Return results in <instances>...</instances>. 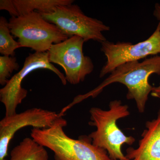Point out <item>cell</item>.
Masks as SVG:
<instances>
[{"instance_id": "obj_1", "label": "cell", "mask_w": 160, "mask_h": 160, "mask_svg": "<svg viewBox=\"0 0 160 160\" xmlns=\"http://www.w3.org/2000/svg\"><path fill=\"white\" fill-rule=\"evenodd\" d=\"M152 74L160 75V56H154L142 62L135 61L121 65L97 88L87 94L78 96V99L81 102L89 97H95L106 86L112 83H120L128 89L127 98L134 100L138 110L143 113L153 88L149 82V77Z\"/></svg>"}, {"instance_id": "obj_2", "label": "cell", "mask_w": 160, "mask_h": 160, "mask_svg": "<svg viewBox=\"0 0 160 160\" xmlns=\"http://www.w3.org/2000/svg\"><path fill=\"white\" fill-rule=\"evenodd\" d=\"M67 124L62 117L49 128L32 129L30 136L53 152L54 160H112L106 150L93 145L89 137L75 139L68 136L64 130Z\"/></svg>"}, {"instance_id": "obj_3", "label": "cell", "mask_w": 160, "mask_h": 160, "mask_svg": "<svg viewBox=\"0 0 160 160\" xmlns=\"http://www.w3.org/2000/svg\"><path fill=\"white\" fill-rule=\"evenodd\" d=\"M89 113V124L96 128L88 136L92 144L106 150L112 160H129L123 154L122 146L124 144L132 145L135 139L126 136L117 125L118 120L130 114L128 106L116 100L110 102L108 110L93 107Z\"/></svg>"}, {"instance_id": "obj_4", "label": "cell", "mask_w": 160, "mask_h": 160, "mask_svg": "<svg viewBox=\"0 0 160 160\" xmlns=\"http://www.w3.org/2000/svg\"><path fill=\"white\" fill-rule=\"evenodd\" d=\"M9 26L11 34L18 38L21 48H30L35 52H48L53 44L69 38L36 11L12 17Z\"/></svg>"}, {"instance_id": "obj_5", "label": "cell", "mask_w": 160, "mask_h": 160, "mask_svg": "<svg viewBox=\"0 0 160 160\" xmlns=\"http://www.w3.org/2000/svg\"><path fill=\"white\" fill-rule=\"evenodd\" d=\"M41 14L68 37H79L85 42L92 40L101 43L106 40L103 32L110 30L109 26L87 16L79 6L73 3L58 6L48 13Z\"/></svg>"}, {"instance_id": "obj_6", "label": "cell", "mask_w": 160, "mask_h": 160, "mask_svg": "<svg viewBox=\"0 0 160 160\" xmlns=\"http://www.w3.org/2000/svg\"><path fill=\"white\" fill-rule=\"evenodd\" d=\"M85 42L79 37H71L53 44L48 51L50 62L62 67L66 81L72 85L83 82L94 69L91 59L83 52Z\"/></svg>"}, {"instance_id": "obj_7", "label": "cell", "mask_w": 160, "mask_h": 160, "mask_svg": "<svg viewBox=\"0 0 160 160\" xmlns=\"http://www.w3.org/2000/svg\"><path fill=\"white\" fill-rule=\"evenodd\" d=\"M39 69L53 72L59 78L62 84L66 85L65 76L49 62L48 52L30 53L26 58L22 69L12 77L0 89V101L5 106L6 116L17 113L18 106L28 94V90L22 86L23 80L32 72Z\"/></svg>"}, {"instance_id": "obj_8", "label": "cell", "mask_w": 160, "mask_h": 160, "mask_svg": "<svg viewBox=\"0 0 160 160\" xmlns=\"http://www.w3.org/2000/svg\"><path fill=\"white\" fill-rule=\"evenodd\" d=\"M101 46V51L107 61L100 71V78L111 73L123 64L139 61L149 55H158L160 53V31L156 28L148 39L137 44L114 43L106 40Z\"/></svg>"}, {"instance_id": "obj_9", "label": "cell", "mask_w": 160, "mask_h": 160, "mask_svg": "<svg viewBox=\"0 0 160 160\" xmlns=\"http://www.w3.org/2000/svg\"><path fill=\"white\" fill-rule=\"evenodd\" d=\"M60 116L55 112L34 108L6 116L0 121V160L5 159L8 154L11 140L20 129L27 126L33 128H49Z\"/></svg>"}, {"instance_id": "obj_10", "label": "cell", "mask_w": 160, "mask_h": 160, "mask_svg": "<svg viewBox=\"0 0 160 160\" xmlns=\"http://www.w3.org/2000/svg\"><path fill=\"white\" fill-rule=\"evenodd\" d=\"M146 127L138 148L126 150L129 160H160V109L157 118L146 122Z\"/></svg>"}, {"instance_id": "obj_11", "label": "cell", "mask_w": 160, "mask_h": 160, "mask_svg": "<svg viewBox=\"0 0 160 160\" xmlns=\"http://www.w3.org/2000/svg\"><path fill=\"white\" fill-rule=\"evenodd\" d=\"M44 146L32 138H25L10 152V160H49Z\"/></svg>"}, {"instance_id": "obj_12", "label": "cell", "mask_w": 160, "mask_h": 160, "mask_svg": "<svg viewBox=\"0 0 160 160\" xmlns=\"http://www.w3.org/2000/svg\"><path fill=\"white\" fill-rule=\"evenodd\" d=\"M19 16L36 11L40 13H48L55 7L69 5L72 0H13Z\"/></svg>"}, {"instance_id": "obj_13", "label": "cell", "mask_w": 160, "mask_h": 160, "mask_svg": "<svg viewBox=\"0 0 160 160\" xmlns=\"http://www.w3.org/2000/svg\"><path fill=\"white\" fill-rule=\"evenodd\" d=\"M21 48L19 43L13 38L9 26V22L3 16L0 17V53L2 56L14 57L15 50Z\"/></svg>"}, {"instance_id": "obj_14", "label": "cell", "mask_w": 160, "mask_h": 160, "mask_svg": "<svg viewBox=\"0 0 160 160\" xmlns=\"http://www.w3.org/2000/svg\"><path fill=\"white\" fill-rule=\"evenodd\" d=\"M19 65L15 57L1 56H0V84L3 86L6 85L11 78L12 72L18 70Z\"/></svg>"}, {"instance_id": "obj_15", "label": "cell", "mask_w": 160, "mask_h": 160, "mask_svg": "<svg viewBox=\"0 0 160 160\" xmlns=\"http://www.w3.org/2000/svg\"><path fill=\"white\" fill-rule=\"evenodd\" d=\"M0 10L8 11L12 17H18V13L13 0H1L0 1Z\"/></svg>"}, {"instance_id": "obj_16", "label": "cell", "mask_w": 160, "mask_h": 160, "mask_svg": "<svg viewBox=\"0 0 160 160\" xmlns=\"http://www.w3.org/2000/svg\"><path fill=\"white\" fill-rule=\"evenodd\" d=\"M153 15L158 21V24L157 29H158L160 31V4L156 3L154 6V9L153 11Z\"/></svg>"}, {"instance_id": "obj_17", "label": "cell", "mask_w": 160, "mask_h": 160, "mask_svg": "<svg viewBox=\"0 0 160 160\" xmlns=\"http://www.w3.org/2000/svg\"><path fill=\"white\" fill-rule=\"evenodd\" d=\"M151 94L154 97L160 98V83L158 86L153 87Z\"/></svg>"}, {"instance_id": "obj_18", "label": "cell", "mask_w": 160, "mask_h": 160, "mask_svg": "<svg viewBox=\"0 0 160 160\" xmlns=\"http://www.w3.org/2000/svg\"><path fill=\"white\" fill-rule=\"evenodd\" d=\"M6 160V159H4V160Z\"/></svg>"}]
</instances>
